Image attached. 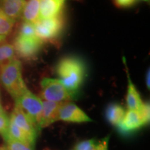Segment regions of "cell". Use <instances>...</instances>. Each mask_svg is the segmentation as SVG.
Wrapping results in <instances>:
<instances>
[{
	"mask_svg": "<svg viewBox=\"0 0 150 150\" xmlns=\"http://www.w3.org/2000/svg\"><path fill=\"white\" fill-rule=\"evenodd\" d=\"M126 110L117 103L108 104L106 109V117L108 122L117 127L120 124L125 115Z\"/></svg>",
	"mask_w": 150,
	"mask_h": 150,
	"instance_id": "cell-15",
	"label": "cell"
},
{
	"mask_svg": "<svg viewBox=\"0 0 150 150\" xmlns=\"http://www.w3.org/2000/svg\"><path fill=\"white\" fill-rule=\"evenodd\" d=\"M15 21L6 16L1 11H0V35L6 37L10 34L13 27Z\"/></svg>",
	"mask_w": 150,
	"mask_h": 150,
	"instance_id": "cell-18",
	"label": "cell"
},
{
	"mask_svg": "<svg viewBox=\"0 0 150 150\" xmlns=\"http://www.w3.org/2000/svg\"><path fill=\"white\" fill-rule=\"evenodd\" d=\"M40 97L43 101L63 103L73 99L58 79L44 78L41 81Z\"/></svg>",
	"mask_w": 150,
	"mask_h": 150,
	"instance_id": "cell-4",
	"label": "cell"
},
{
	"mask_svg": "<svg viewBox=\"0 0 150 150\" xmlns=\"http://www.w3.org/2000/svg\"><path fill=\"white\" fill-rule=\"evenodd\" d=\"M138 0H113V2L118 8H129L136 4Z\"/></svg>",
	"mask_w": 150,
	"mask_h": 150,
	"instance_id": "cell-23",
	"label": "cell"
},
{
	"mask_svg": "<svg viewBox=\"0 0 150 150\" xmlns=\"http://www.w3.org/2000/svg\"><path fill=\"white\" fill-rule=\"evenodd\" d=\"M123 62L124 64L125 65V67H126V72L127 79H128V86H127V92L126 95V104L127 108H128V110L139 111L144 102H142L139 92L138 91L136 87L132 82V80H131V76L128 72V68H127L126 60H125V57H123Z\"/></svg>",
	"mask_w": 150,
	"mask_h": 150,
	"instance_id": "cell-12",
	"label": "cell"
},
{
	"mask_svg": "<svg viewBox=\"0 0 150 150\" xmlns=\"http://www.w3.org/2000/svg\"><path fill=\"white\" fill-rule=\"evenodd\" d=\"M22 37H34L35 35L34 24L30 22H24L19 30L18 35Z\"/></svg>",
	"mask_w": 150,
	"mask_h": 150,
	"instance_id": "cell-20",
	"label": "cell"
},
{
	"mask_svg": "<svg viewBox=\"0 0 150 150\" xmlns=\"http://www.w3.org/2000/svg\"><path fill=\"white\" fill-rule=\"evenodd\" d=\"M145 83H146V86H147V88L148 89H149V88H150V70H149V68L147 70V73H146V75H145Z\"/></svg>",
	"mask_w": 150,
	"mask_h": 150,
	"instance_id": "cell-26",
	"label": "cell"
},
{
	"mask_svg": "<svg viewBox=\"0 0 150 150\" xmlns=\"http://www.w3.org/2000/svg\"><path fill=\"white\" fill-rule=\"evenodd\" d=\"M96 142V140L93 139L83 140V141L80 142L79 143H78L77 145L75 146L74 150H86L91 146L95 145Z\"/></svg>",
	"mask_w": 150,
	"mask_h": 150,
	"instance_id": "cell-24",
	"label": "cell"
},
{
	"mask_svg": "<svg viewBox=\"0 0 150 150\" xmlns=\"http://www.w3.org/2000/svg\"><path fill=\"white\" fill-rule=\"evenodd\" d=\"M43 42L36 36L22 37L17 35L14 40L15 52L19 57L24 60L34 59L40 53Z\"/></svg>",
	"mask_w": 150,
	"mask_h": 150,
	"instance_id": "cell-6",
	"label": "cell"
},
{
	"mask_svg": "<svg viewBox=\"0 0 150 150\" xmlns=\"http://www.w3.org/2000/svg\"><path fill=\"white\" fill-rule=\"evenodd\" d=\"M0 150H8L6 146H2V147H0Z\"/></svg>",
	"mask_w": 150,
	"mask_h": 150,
	"instance_id": "cell-30",
	"label": "cell"
},
{
	"mask_svg": "<svg viewBox=\"0 0 150 150\" xmlns=\"http://www.w3.org/2000/svg\"><path fill=\"white\" fill-rule=\"evenodd\" d=\"M142 1H149V0H142Z\"/></svg>",
	"mask_w": 150,
	"mask_h": 150,
	"instance_id": "cell-31",
	"label": "cell"
},
{
	"mask_svg": "<svg viewBox=\"0 0 150 150\" xmlns=\"http://www.w3.org/2000/svg\"><path fill=\"white\" fill-rule=\"evenodd\" d=\"M8 136L13 139L23 142L31 147H34L35 140H33L29 135L26 134L23 130L16 126L11 120L8 127Z\"/></svg>",
	"mask_w": 150,
	"mask_h": 150,
	"instance_id": "cell-16",
	"label": "cell"
},
{
	"mask_svg": "<svg viewBox=\"0 0 150 150\" xmlns=\"http://www.w3.org/2000/svg\"><path fill=\"white\" fill-rule=\"evenodd\" d=\"M63 103L42 100V110L39 128L40 130L59 121V110Z\"/></svg>",
	"mask_w": 150,
	"mask_h": 150,
	"instance_id": "cell-10",
	"label": "cell"
},
{
	"mask_svg": "<svg viewBox=\"0 0 150 150\" xmlns=\"http://www.w3.org/2000/svg\"><path fill=\"white\" fill-rule=\"evenodd\" d=\"M138 112H139L144 123L145 124V125H147L149 122L150 120V108L149 103H144L142 108Z\"/></svg>",
	"mask_w": 150,
	"mask_h": 150,
	"instance_id": "cell-22",
	"label": "cell"
},
{
	"mask_svg": "<svg viewBox=\"0 0 150 150\" xmlns=\"http://www.w3.org/2000/svg\"><path fill=\"white\" fill-rule=\"evenodd\" d=\"M16 59L13 45L9 43L0 44V69Z\"/></svg>",
	"mask_w": 150,
	"mask_h": 150,
	"instance_id": "cell-17",
	"label": "cell"
},
{
	"mask_svg": "<svg viewBox=\"0 0 150 150\" xmlns=\"http://www.w3.org/2000/svg\"><path fill=\"white\" fill-rule=\"evenodd\" d=\"M10 122L9 118L6 113L0 115V134L2 136L4 139L8 136V127Z\"/></svg>",
	"mask_w": 150,
	"mask_h": 150,
	"instance_id": "cell-21",
	"label": "cell"
},
{
	"mask_svg": "<svg viewBox=\"0 0 150 150\" xmlns=\"http://www.w3.org/2000/svg\"><path fill=\"white\" fill-rule=\"evenodd\" d=\"M0 80L15 100L28 90L22 78L21 63L16 59L0 69Z\"/></svg>",
	"mask_w": 150,
	"mask_h": 150,
	"instance_id": "cell-2",
	"label": "cell"
},
{
	"mask_svg": "<svg viewBox=\"0 0 150 150\" xmlns=\"http://www.w3.org/2000/svg\"><path fill=\"white\" fill-rule=\"evenodd\" d=\"M35 35L42 42H57L63 34L65 26L63 13L57 17L39 19L34 24Z\"/></svg>",
	"mask_w": 150,
	"mask_h": 150,
	"instance_id": "cell-3",
	"label": "cell"
},
{
	"mask_svg": "<svg viewBox=\"0 0 150 150\" xmlns=\"http://www.w3.org/2000/svg\"><path fill=\"white\" fill-rule=\"evenodd\" d=\"M86 65L76 56H66L60 59L56 67L58 79L72 95L76 96L86 77Z\"/></svg>",
	"mask_w": 150,
	"mask_h": 150,
	"instance_id": "cell-1",
	"label": "cell"
},
{
	"mask_svg": "<svg viewBox=\"0 0 150 150\" xmlns=\"http://www.w3.org/2000/svg\"><path fill=\"white\" fill-rule=\"evenodd\" d=\"M59 120L72 123H84L90 122L93 120L76 104L67 102L61 104Z\"/></svg>",
	"mask_w": 150,
	"mask_h": 150,
	"instance_id": "cell-7",
	"label": "cell"
},
{
	"mask_svg": "<svg viewBox=\"0 0 150 150\" xmlns=\"http://www.w3.org/2000/svg\"><path fill=\"white\" fill-rule=\"evenodd\" d=\"M15 102L27 114L28 117L40 131L39 125L42 110V99L28 89L23 95L15 100Z\"/></svg>",
	"mask_w": 150,
	"mask_h": 150,
	"instance_id": "cell-5",
	"label": "cell"
},
{
	"mask_svg": "<svg viewBox=\"0 0 150 150\" xmlns=\"http://www.w3.org/2000/svg\"><path fill=\"white\" fill-rule=\"evenodd\" d=\"M25 0H0V11L16 22L22 16Z\"/></svg>",
	"mask_w": 150,
	"mask_h": 150,
	"instance_id": "cell-13",
	"label": "cell"
},
{
	"mask_svg": "<svg viewBox=\"0 0 150 150\" xmlns=\"http://www.w3.org/2000/svg\"><path fill=\"white\" fill-rule=\"evenodd\" d=\"M67 0H40V19L57 17L63 13Z\"/></svg>",
	"mask_w": 150,
	"mask_h": 150,
	"instance_id": "cell-11",
	"label": "cell"
},
{
	"mask_svg": "<svg viewBox=\"0 0 150 150\" xmlns=\"http://www.w3.org/2000/svg\"><path fill=\"white\" fill-rule=\"evenodd\" d=\"M24 22L34 24L40 19V0H27L22 13Z\"/></svg>",
	"mask_w": 150,
	"mask_h": 150,
	"instance_id": "cell-14",
	"label": "cell"
},
{
	"mask_svg": "<svg viewBox=\"0 0 150 150\" xmlns=\"http://www.w3.org/2000/svg\"><path fill=\"white\" fill-rule=\"evenodd\" d=\"M144 126H145V124L142 120L139 112L137 110H127L123 120L117 128L120 134L125 136L136 132Z\"/></svg>",
	"mask_w": 150,
	"mask_h": 150,
	"instance_id": "cell-9",
	"label": "cell"
},
{
	"mask_svg": "<svg viewBox=\"0 0 150 150\" xmlns=\"http://www.w3.org/2000/svg\"><path fill=\"white\" fill-rule=\"evenodd\" d=\"M5 39H6L5 36H3V35H0V44H1V43H2L5 40Z\"/></svg>",
	"mask_w": 150,
	"mask_h": 150,
	"instance_id": "cell-29",
	"label": "cell"
},
{
	"mask_svg": "<svg viewBox=\"0 0 150 150\" xmlns=\"http://www.w3.org/2000/svg\"><path fill=\"white\" fill-rule=\"evenodd\" d=\"M108 138H105L102 141L97 142L95 145V150H108Z\"/></svg>",
	"mask_w": 150,
	"mask_h": 150,
	"instance_id": "cell-25",
	"label": "cell"
},
{
	"mask_svg": "<svg viewBox=\"0 0 150 150\" xmlns=\"http://www.w3.org/2000/svg\"><path fill=\"white\" fill-rule=\"evenodd\" d=\"M10 120L35 141L39 131L38 129L18 104L15 105Z\"/></svg>",
	"mask_w": 150,
	"mask_h": 150,
	"instance_id": "cell-8",
	"label": "cell"
},
{
	"mask_svg": "<svg viewBox=\"0 0 150 150\" xmlns=\"http://www.w3.org/2000/svg\"><path fill=\"white\" fill-rule=\"evenodd\" d=\"M97 143V142H96V143L95 144V145H92V146H91V147H88V148L86 150H95V145H96V144Z\"/></svg>",
	"mask_w": 150,
	"mask_h": 150,
	"instance_id": "cell-28",
	"label": "cell"
},
{
	"mask_svg": "<svg viewBox=\"0 0 150 150\" xmlns=\"http://www.w3.org/2000/svg\"><path fill=\"white\" fill-rule=\"evenodd\" d=\"M4 140L6 142V147L8 150H33V148L30 146L18 140L13 139L9 136L6 138Z\"/></svg>",
	"mask_w": 150,
	"mask_h": 150,
	"instance_id": "cell-19",
	"label": "cell"
},
{
	"mask_svg": "<svg viewBox=\"0 0 150 150\" xmlns=\"http://www.w3.org/2000/svg\"><path fill=\"white\" fill-rule=\"evenodd\" d=\"M4 113H5L4 110L2 106H1V104H0V115H4Z\"/></svg>",
	"mask_w": 150,
	"mask_h": 150,
	"instance_id": "cell-27",
	"label": "cell"
}]
</instances>
